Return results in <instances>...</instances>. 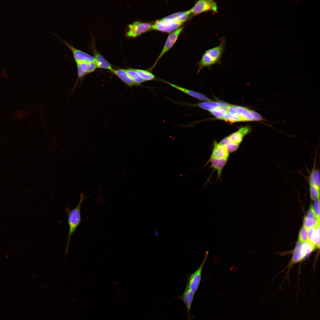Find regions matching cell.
<instances>
[{"instance_id":"6da1fadb","label":"cell","mask_w":320,"mask_h":320,"mask_svg":"<svg viewBox=\"0 0 320 320\" xmlns=\"http://www.w3.org/2000/svg\"><path fill=\"white\" fill-rule=\"evenodd\" d=\"M85 198L83 193L80 192V199L79 202L73 209H70L68 207L64 208L67 216L68 223L69 227L68 239L65 253V258L66 257L68 252L71 236L76 231L81 222L80 209L82 202Z\"/></svg>"},{"instance_id":"7a4b0ae2","label":"cell","mask_w":320,"mask_h":320,"mask_svg":"<svg viewBox=\"0 0 320 320\" xmlns=\"http://www.w3.org/2000/svg\"><path fill=\"white\" fill-rule=\"evenodd\" d=\"M225 38H221L218 45L209 49L204 52L200 61L197 63L199 65L197 74L204 68L210 67L213 65L220 63L222 56L225 50Z\"/></svg>"},{"instance_id":"3957f363","label":"cell","mask_w":320,"mask_h":320,"mask_svg":"<svg viewBox=\"0 0 320 320\" xmlns=\"http://www.w3.org/2000/svg\"><path fill=\"white\" fill-rule=\"evenodd\" d=\"M189 10L192 16L208 11H211L213 14L218 12L217 4L213 0H198Z\"/></svg>"},{"instance_id":"277c9868","label":"cell","mask_w":320,"mask_h":320,"mask_svg":"<svg viewBox=\"0 0 320 320\" xmlns=\"http://www.w3.org/2000/svg\"><path fill=\"white\" fill-rule=\"evenodd\" d=\"M317 248L308 241L301 242L298 241L295 248L292 261L293 263L299 262Z\"/></svg>"},{"instance_id":"5b68a950","label":"cell","mask_w":320,"mask_h":320,"mask_svg":"<svg viewBox=\"0 0 320 320\" xmlns=\"http://www.w3.org/2000/svg\"><path fill=\"white\" fill-rule=\"evenodd\" d=\"M208 252L207 251L199 267L196 271L191 274L188 278L187 285L194 294L197 291L199 285L201 280L202 270L208 257Z\"/></svg>"},{"instance_id":"8992f818","label":"cell","mask_w":320,"mask_h":320,"mask_svg":"<svg viewBox=\"0 0 320 320\" xmlns=\"http://www.w3.org/2000/svg\"><path fill=\"white\" fill-rule=\"evenodd\" d=\"M254 111L246 108L236 105H230L227 112L230 114L239 117L242 121H256Z\"/></svg>"},{"instance_id":"52a82bcc","label":"cell","mask_w":320,"mask_h":320,"mask_svg":"<svg viewBox=\"0 0 320 320\" xmlns=\"http://www.w3.org/2000/svg\"><path fill=\"white\" fill-rule=\"evenodd\" d=\"M184 27H181L175 31L171 33L167 37L163 48L159 56L153 66L149 69V71H152L156 66L158 61L162 57L169 51L174 45L180 33L182 32Z\"/></svg>"},{"instance_id":"ba28073f","label":"cell","mask_w":320,"mask_h":320,"mask_svg":"<svg viewBox=\"0 0 320 320\" xmlns=\"http://www.w3.org/2000/svg\"><path fill=\"white\" fill-rule=\"evenodd\" d=\"M152 24L147 22L136 21L129 25L128 36L135 37L142 33L151 30Z\"/></svg>"},{"instance_id":"9c48e42d","label":"cell","mask_w":320,"mask_h":320,"mask_svg":"<svg viewBox=\"0 0 320 320\" xmlns=\"http://www.w3.org/2000/svg\"><path fill=\"white\" fill-rule=\"evenodd\" d=\"M184 23L182 22L167 23L156 20L152 24L151 30L159 31L162 32L171 33L181 27Z\"/></svg>"},{"instance_id":"30bf717a","label":"cell","mask_w":320,"mask_h":320,"mask_svg":"<svg viewBox=\"0 0 320 320\" xmlns=\"http://www.w3.org/2000/svg\"><path fill=\"white\" fill-rule=\"evenodd\" d=\"M191 17L192 15L189 10L174 13L158 20L161 22L167 23L180 22L185 23Z\"/></svg>"},{"instance_id":"8fae6325","label":"cell","mask_w":320,"mask_h":320,"mask_svg":"<svg viewBox=\"0 0 320 320\" xmlns=\"http://www.w3.org/2000/svg\"><path fill=\"white\" fill-rule=\"evenodd\" d=\"M72 51L75 61L76 62H95V58L89 54L79 49H78L73 45H71L67 41L64 40L58 37Z\"/></svg>"},{"instance_id":"7c38bea8","label":"cell","mask_w":320,"mask_h":320,"mask_svg":"<svg viewBox=\"0 0 320 320\" xmlns=\"http://www.w3.org/2000/svg\"><path fill=\"white\" fill-rule=\"evenodd\" d=\"M76 64L78 81L86 74L94 71L97 68L95 62H80L76 63Z\"/></svg>"},{"instance_id":"4fadbf2b","label":"cell","mask_w":320,"mask_h":320,"mask_svg":"<svg viewBox=\"0 0 320 320\" xmlns=\"http://www.w3.org/2000/svg\"><path fill=\"white\" fill-rule=\"evenodd\" d=\"M159 81L164 82L183 93L201 101H209L212 100L205 95L202 93L177 85L162 79H160Z\"/></svg>"},{"instance_id":"5bb4252c","label":"cell","mask_w":320,"mask_h":320,"mask_svg":"<svg viewBox=\"0 0 320 320\" xmlns=\"http://www.w3.org/2000/svg\"><path fill=\"white\" fill-rule=\"evenodd\" d=\"M195 294L187 285L183 295L177 298L182 300L186 307L188 313V320L190 318V311Z\"/></svg>"},{"instance_id":"9a60e30c","label":"cell","mask_w":320,"mask_h":320,"mask_svg":"<svg viewBox=\"0 0 320 320\" xmlns=\"http://www.w3.org/2000/svg\"><path fill=\"white\" fill-rule=\"evenodd\" d=\"M178 103L188 107H198L210 112L214 110L218 107L220 106V101L217 102L207 101L196 103H190L185 102L180 103Z\"/></svg>"},{"instance_id":"2e32d148","label":"cell","mask_w":320,"mask_h":320,"mask_svg":"<svg viewBox=\"0 0 320 320\" xmlns=\"http://www.w3.org/2000/svg\"><path fill=\"white\" fill-rule=\"evenodd\" d=\"M314 159L313 166L310 172L309 177L310 185L314 186L319 188L320 173L319 168L316 166V154Z\"/></svg>"},{"instance_id":"e0dca14e","label":"cell","mask_w":320,"mask_h":320,"mask_svg":"<svg viewBox=\"0 0 320 320\" xmlns=\"http://www.w3.org/2000/svg\"><path fill=\"white\" fill-rule=\"evenodd\" d=\"M308 241L317 248L320 247V225L307 228Z\"/></svg>"},{"instance_id":"ac0fdd59","label":"cell","mask_w":320,"mask_h":320,"mask_svg":"<svg viewBox=\"0 0 320 320\" xmlns=\"http://www.w3.org/2000/svg\"><path fill=\"white\" fill-rule=\"evenodd\" d=\"M228 156L229 153L226 148L215 142L211 158L228 159Z\"/></svg>"},{"instance_id":"d6986e66","label":"cell","mask_w":320,"mask_h":320,"mask_svg":"<svg viewBox=\"0 0 320 320\" xmlns=\"http://www.w3.org/2000/svg\"><path fill=\"white\" fill-rule=\"evenodd\" d=\"M250 131V128L247 127L240 128L238 131L229 136L231 142L239 144L242 141L244 137L249 133Z\"/></svg>"},{"instance_id":"ffe728a7","label":"cell","mask_w":320,"mask_h":320,"mask_svg":"<svg viewBox=\"0 0 320 320\" xmlns=\"http://www.w3.org/2000/svg\"><path fill=\"white\" fill-rule=\"evenodd\" d=\"M111 71L121 81L130 87L137 85L128 74L123 69L113 70Z\"/></svg>"},{"instance_id":"44dd1931","label":"cell","mask_w":320,"mask_h":320,"mask_svg":"<svg viewBox=\"0 0 320 320\" xmlns=\"http://www.w3.org/2000/svg\"><path fill=\"white\" fill-rule=\"evenodd\" d=\"M94 57L97 68L109 70L111 71L113 70L110 63L99 53L95 52Z\"/></svg>"},{"instance_id":"7402d4cb","label":"cell","mask_w":320,"mask_h":320,"mask_svg":"<svg viewBox=\"0 0 320 320\" xmlns=\"http://www.w3.org/2000/svg\"><path fill=\"white\" fill-rule=\"evenodd\" d=\"M227 161L226 159L211 158L212 167L217 171V179H221L222 170Z\"/></svg>"},{"instance_id":"603a6c76","label":"cell","mask_w":320,"mask_h":320,"mask_svg":"<svg viewBox=\"0 0 320 320\" xmlns=\"http://www.w3.org/2000/svg\"><path fill=\"white\" fill-rule=\"evenodd\" d=\"M141 78L145 81L152 80H159L151 71L147 70L134 69Z\"/></svg>"},{"instance_id":"cb8c5ba5","label":"cell","mask_w":320,"mask_h":320,"mask_svg":"<svg viewBox=\"0 0 320 320\" xmlns=\"http://www.w3.org/2000/svg\"><path fill=\"white\" fill-rule=\"evenodd\" d=\"M123 69L128 74L137 86L139 85L141 83L145 82L134 69L130 68Z\"/></svg>"},{"instance_id":"d4e9b609","label":"cell","mask_w":320,"mask_h":320,"mask_svg":"<svg viewBox=\"0 0 320 320\" xmlns=\"http://www.w3.org/2000/svg\"><path fill=\"white\" fill-rule=\"evenodd\" d=\"M320 225V221L316 218L309 217L305 216L303 220V226L306 228L312 227H317Z\"/></svg>"},{"instance_id":"484cf974","label":"cell","mask_w":320,"mask_h":320,"mask_svg":"<svg viewBox=\"0 0 320 320\" xmlns=\"http://www.w3.org/2000/svg\"><path fill=\"white\" fill-rule=\"evenodd\" d=\"M227 112V110L222 108L220 106L218 107L210 112L211 113L217 118L224 120V116Z\"/></svg>"},{"instance_id":"4316f807","label":"cell","mask_w":320,"mask_h":320,"mask_svg":"<svg viewBox=\"0 0 320 320\" xmlns=\"http://www.w3.org/2000/svg\"><path fill=\"white\" fill-rule=\"evenodd\" d=\"M308 241V238L307 228L303 225L300 231L298 241L304 242Z\"/></svg>"},{"instance_id":"83f0119b","label":"cell","mask_w":320,"mask_h":320,"mask_svg":"<svg viewBox=\"0 0 320 320\" xmlns=\"http://www.w3.org/2000/svg\"><path fill=\"white\" fill-rule=\"evenodd\" d=\"M310 193L311 198L313 200L319 199V188L310 185Z\"/></svg>"},{"instance_id":"f1b7e54d","label":"cell","mask_w":320,"mask_h":320,"mask_svg":"<svg viewBox=\"0 0 320 320\" xmlns=\"http://www.w3.org/2000/svg\"><path fill=\"white\" fill-rule=\"evenodd\" d=\"M224 120L231 122L242 121L241 119L238 116L232 115L227 112L224 116Z\"/></svg>"},{"instance_id":"f546056e","label":"cell","mask_w":320,"mask_h":320,"mask_svg":"<svg viewBox=\"0 0 320 320\" xmlns=\"http://www.w3.org/2000/svg\"><path fill=\"white\" fill-rule=\"evenodd\" d=\"M313 208L317 220L320 221V201L319 199L315 200Z\"/></svg>"},{"instance_id":"4dcf8cb0","label":"cell","mask_w":320,"mask_h":320,"mask_svg":"<svg viewBox=\"0 0 320 320\" xmlns=\"http://www.w3.org/2000/svg\"><path fill=\"white\" fill-rule=\"evenodd\" d=\"M239 146V144L230 142L225 147L228 152H231L236 151Z\"/></svg>"},{"instance_id":"1f68e13d","label":"cell","mask_w":320,"mask_h":320,"mask_svg":"<svg viewBox=\"0 0 320 320\" xmlns=\"http://www.w3.org/2000/svg\"><path fill=\"white\" fill-rule=\"evenodd\" d=\"M306 216L309 217L316 218L317 219L312 205H311L310 207Z\"/></svg>"},{"instance_id":"d6a6232c","label":"cell","mask_w":320,"mask_h":320,"mask_svg":"<svg viewBox=\"0 0 320 320\" xmlns=\"http://www.w3.org/2000/svg\"><path fill=\"white\" fill-rule=\"evenodd\" d=\"M230 142L229 136H228L222 139L220 142L219 144L225 147Z\"/></svg>"}]
</instances>
